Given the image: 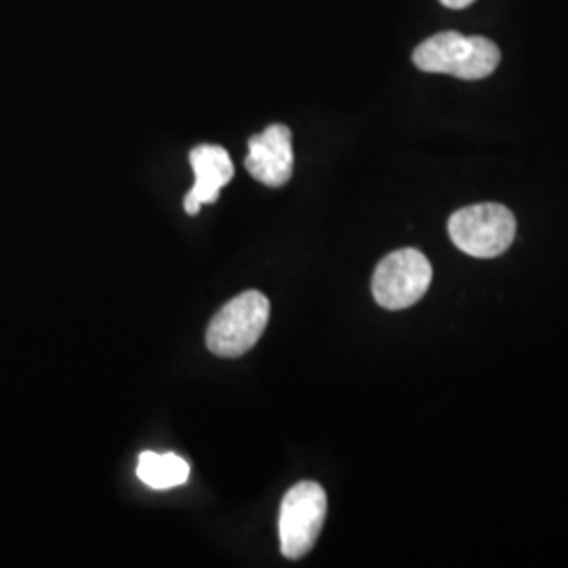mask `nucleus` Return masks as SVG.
I'll return each instance as SVG.
<instances>
[{
  "instance_id": "20e7f679",
  "label": "nucleus",
  "mask_w": 568,
  "mask_h": 568,
  "mask_svg": "<svg viewBox=\"0 0 568 568\" xmlns=\"http://www.w3.org/2000/svg\"><path fill=\"white\" fill-rule=\"evenodd\" d=\"M326 518L325 488L304 480L284 495L278 535L284 558L300 560L316 546Z\"/></svg>"
},
{
  "instance_id": "7ed1b4c3",
  "label": "nucleus",
  "mask_w": 568,
  "mask_h": 568,
  "mask_svg": "<svg viewBox=\"0 0 568 568\" xmlns=\"http://www.w3.org/2000/svg\"><path fill=\"white\" fill-rule=\"evenodd\" d=\"M270 302L260 291H244L217 312L206 328V347L222 358L246 354L264 335Z\"/></svg>"
},
{
  "instance_id": "f03ea898",
  "label": "nucleus",
  "mask_w": 568,
  "mask_h": 568,
  "mask_svg": "<svg viewBox=\"0 0 568 568\" xmlns=\"http://www.w3.org/2000/svg\"><path fill=\"white\" fill-rule=\"evenodd\" d=\"M448 236L469 257L493 260L514 243L516 217L504 204H471L450 215Z\"/></svg>"
},
{
  "instance_id": "0eeeda50",
  "label": "nucleus",
  "mask_w": 568,
  "mask_h": 568,
  "mask_svg": "<svg viewBox=\"0 0 568 568\" xmlns=\"http://www.w3.org/2000/svg\"><path fill=\"white\" fill-rule=\"evenodd\" d=\"M190 164L194 169L196 182L185 194L183 209L187 215H199L203 204L215 203L225 183L234 178V164L222 145L203 143L190 152Z\"/></svg>"
},
{
  "instance_id": "f257e3e1",
  "label": "nucleus",
  "mask_w": 568,
  "mask_h": 568,
  "mask_svg": "<svg viewBox=\"0 0 568 568\" xmlns=\"http://www.w3.org/2000/svg\"><path fill=\"white\" fill-rule=\"evenodd\" d=\"M413 61L422 72L448 74L462 81H483L497 70L501 51L485 37L440 32L413 51Z\"/></svg>"
},
{
  "instance_id": "423d86ee",
  "label": "nucleus",
  "mask_w": 568,
  "mask_h": 568,
  "mask_svg": "<svg viewBox=\"0 0 568 568\" xmlns=\"http://www.w3.org/2000/svg\"><path fill=\"white\" fill-rule=\"evenodd\" d=\"M291 129L284 124H270L264 133L248 140V154L244 166L253 180L267 187H283L293 175V143Z\"/></svg>"
},
{
  "instance_id": "6e6552de",
  "label": "nucleus",
  "mask_w": 568,
  "mask_h": 568,
  "mask_svg": "<svg viewBox=\"0 0 568 568\" xmlns=\"http://www.w3.org/2000/svg\"><path fill=\"white\" fill-rule=\"evenodd\" d=\"M138 476L145 487L166 490V488L180 487L190 478V466L180 455L173 453H152L145 450L140 455Z\"/></svg>"
},
{
  "instance_id": "39448f33",
  "label": "nucleus",
  "mask_w": 568,
  "mask_h": 568,
  "mask_svg": "<svg viewBox=\"0 0 568 568\" xmlns=\"http://www.w3.org/2000/svg\"><path fill=\"white\" fill-rule=\"evenodd\" d=\"M432 284V265L417 248H400L384 257L373 274V297L386 310L417 304Z\"/></svg>"
},
{
  "instance_id": "1a4fd4ad",
  "label": "nucleus",
  "mask_w": 568,
  "mask_h": 568,
  "mask_svg": "<svg viewBox=\"0 0 568 568\" xmlns=\"http://www.w3.org/2000/svg\"><path fill=\"white\" fill-rule=\"evenodd\" d=\"M448 9H466L474 0H440Z\"/></svg>"
}]
</instances>
